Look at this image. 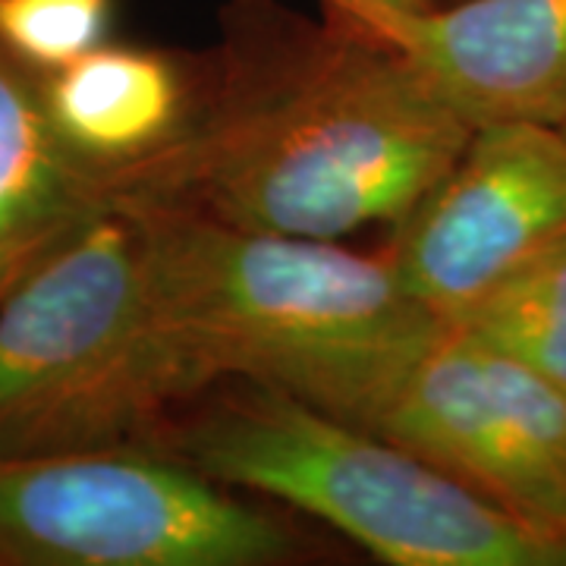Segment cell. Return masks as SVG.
<instances>
[{"instance_id": "obj_4", "label": "cell", "mask_w": 566, "mask_h": 566, "mask_svg": "<svg viewBox=\"0 0 566 566\" xmlns=\"http://www.w3.org/2000/svg\"><path fill=\"white\" fill-rule=\"evenodd\" d=\"M202 390L155 324L126 208L76 227L0 303V453L164 450Z\"/></svg>"}, {"instance_id": "obj_13", "label": "cell", "mask_w": 566, "mask_h": 566, "mask_svg": "<svg viewBox=\"0 0 566 566\" xmlns=\"http://www.w3.org/2000/svg\"><path fill=\"white\" fill-rule=\"evenodd\" d=\"M318 3L331 17L365 25L378 17H390V13H422V10L438 7L441 0H318Z\"/></svg>"}, {"instance_id": "obj_1", "label": "cell", "mask_w": 566, "mask_h": 566, "mask_svg": "<svg viewBox=\"0 0 566 566\" xmlns=\"http://www.w3.org/2000/svg\"><path fill=\"white\" fill-rule=\"evenodd\" d=\"M199 66L189 126L107 177L111 205L340 240L400 227L472 136L394 41L331 13L243 3Z\"/></svg>"}, {"instance_id": "obj_6", "label": "cell", "mask_w": 566, "mask_h": 566, "mask_svg": "<svg viewBox=\"0 0 566 566\" xmlns=\"http://www.w3.org/2000/svg\"><path fill=\"white\" fill-rule=\"evenodd\" d=\"M375 431L566 538V390L463 324H441Z\"/></svg>"}, {"instance_id": "obj_5", "label": "cell", "mask_w": 566, "mask_h": 566, "mask_svg": "<svg viewBox=\"0 0 566 566\" xmlns=\"http://www.w3.org/2000/svg\"><path fill=\"white\" fill-rule=\"evenodd\" d=\"M277 516L155 447L0 453V566H271Z\"/></svg>"}, {"instance_id": "obj_10", "label": "cell", "mask_w": 566, "mask_h": 566, "mask_svg": "<svg viewBox=\"0 0 566 566\" xmlns=\"http://www.w3.org/2000/svg\"><path fill=\"white\" fill-rule=\"evenodd\" d=\"M107 205V180L63 142L39 73L0 48V303Z\"/></svg>"}, {"instance_id": "obj_9", "label": "cell", "mask_w": 566, "mask_h": 566, "mask_svg": "<svg viewBox=\"0 0 566 566\" xmlns=\"http://www.w3.org/2000/svg\"><path fill=\"white\" fill-rule=\"evenodd\" d=\"M41 76L63 142L104 180L161 155L189 126L202 66L139 44H95Z\"/></svg>"}, {"instance_id": "obj_2", "label": "cell", "mask_w": 566, "mask_h": 566, "mask_svg": "<svg viewBox=\"0 0 566 566\" xmlns=\"http://www.w3.org/2000/svg\"><path fill=\"white\" fill-rule=\"evenodd\" d=\"M117 208L139 221L155 324L205 390L271 387L375 431L444 324L406 290L387 252Z\"/></svg>"}, {"instance_id": "obj_3", "label": "cell", "mask_w": 566, "mask_h": 566, "mask_svg": "<svg viewBox=\"0 0 566 566\" xmlns=\"http://www.w3.org/2000/svg\"><path fill=\"white\" fill-rule=\"evenodd\" d=\"M167 453L227 488L322 520L394 566H566L532 526L385 434L271 387L221 381L167 434Z\"/></svg>"}, {"instance_id": "obj_14", "label": "cell", "mask_w": 566, "mask_h": 566, "mask_svg": "<svg viewBox=\"0 0 566 566\" xmlns=\"http://www.w3.org/2000/svg\"><path fill=\"white\" fill-rule=\"evenodd\" d=\"M564 129H566V126H564Z\"/></svg>"}, {"instance_id": "obj_12", "label": "cell", "mask_w": 566, "mask_h": 566, "mask_svg": "<svg viewBox=\"0 0 566 566\" xmlns=\"http://www.w3.org/2000/svg\"><path fill=\"white\" fill-rule=\"evenodd\" d=\"M111 0H0V48L51 73L102 44Z\"/></svg>"}, {"instance_id": "obj_11", "label": "cell", "mask_w": 566, "mask_h": 566, "mask_svg": "<svg viewBox=\"0 0 566 566\" xmlns=\"http://www.w3.org/2000/svg\"><path fill=\"white\" fill-rule=\"evenodd\" d=\"M447 322L463 324L566 390V233Z\"/></svg>"}, {"instance_id": "obj_8", "label": "cell", "mask_w": 566, "mask_h": 566, "mask_svg": "<svg viewBox=\"0 0 566 566\" xmlns=\"http://www.w3.org/2000/svg\"><path fill=\"white\" fill-rule=\"evenodd\" d=\"M365 29L394 41L472 129L566 126V0H441Z\"/></svg>"}, {"instance_id": "obj_7", "label": "cell", "mask_w": 566, "mask_h": 566, "mask_svg": "<svg viewBox=\"0 0 566 566\" xmlns=\"http://www.w3.org/2000/svg\"><path fill=\"white\" fill-rule=\"evenodd\" d=\"M564 233V126L488 123L394 227L387 255L406 290L447 322Z\"/></svg>"}]
</instances>
